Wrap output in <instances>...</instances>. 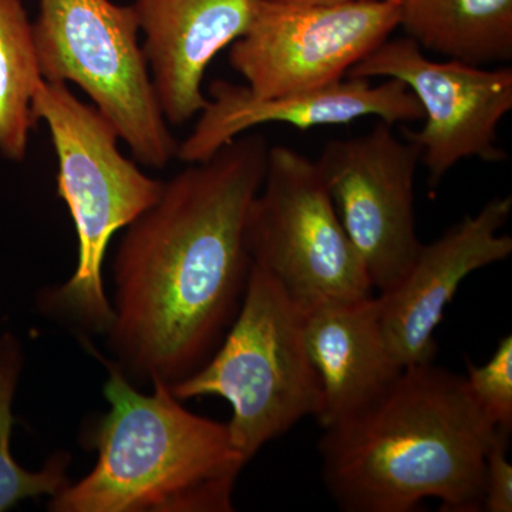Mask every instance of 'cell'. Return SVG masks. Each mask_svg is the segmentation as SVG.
<instances>
[{
  "label": "cell",
  "instance_id": "1",
  "mask_svg": "<svg viewBox=\"0 0 512 512\" xmlns=\"http://www.w3.org/2000/svg\"><path fill=\"white\" fill-rule=\"evenodd\" d=\"M269 148L262 134L234 138L165 181L160 198L126 227L106 332L126 376L173 386L220 345L247 289L245 224Z\"/></svg>",
  "mask_w": 512,
  "mask_h": 512
},
{
  "label": "cell",
  "instance_id": "2",
  "mask_svg": "<svg viewBox=\"0 0 512 512\" xmlns=\"http://www.w3.org/2000/svg\"><path fill=\"white\" fill-rule=\"evenodd\" d=\"M498 431L466 377L433 362L404 367L375 402L325 429L323 481L346 512H410L427 498L447 512L483 511Z\"/></svg>",
  "mask_w": 512,
  "mask_h": 512
},
{
  "label": "cell",
  "instance_id": "3",
  "mask_svg": "<svg viewBox=\"0 0 512 512\" xmlns=\"http://www.w3.org/2000/svg\"><path fill=\"white\" fill-rule=\"evenodd\" d=\"M138 392L109 366L110 410L87 433L97 451L93 470L53 495V512H229L247 461L227 424L185 409L167 383Z\"/></svg>",
  "mask_w": 512,
  "mask_h": 512
},
{
  "label": "cell",
  "instance_id": "4",
  "mask_svg": "<svg viewBox=\"0 0 512 512\" xmlns=\"http://www.w3.org/2000/svg\"><path fill=\"white\" fill-rule=\"evenodd\" d=\"M32 113L49 128L57 156V194L76 227L79 255L69 281L43 293L42 305L92 332L106 333L113 308L103 285L111 238L160 198L164 183L144 174L119 150V134L69 84L43 80Z\"/></svg>",
  "mask_w": 512,
  "mask_h": 512
},
{
  "label": "cell",
  "instance_id": "5",
  "mask_svg": "<svg viewBox=\"0 0 512 512\" xmlns=\"http://www.w3.org/2000/svg\"><path fill=\"white\" fill-rule=\"evenodd\" d=\"M178 400L218 396L232 409L228 431L245 461L305 417H318L322 386L303 340L301 309L251 265L247 289L221 346L173 384Z\"/></svg>",
  "mask_w": 512,
  "mask_h": 512
},
{
  "label": "cell",
  "instance_id": "6",
  "mask_svg": "<svg viewBox=\"0 0 512 512\" xmlns=\"http://www.w3.org/2000/svg\"><path fill=\"white\" fill-rule=\"evenodd\" d=\"M32 28L45 82L82 89L138 163L161 170L177 157L180 143L158 104L133 5L39 0Z\"/></svg>",
  "mask_w": 512,
  "mask_h": 512
},
{
  "label": "cell",
  "instance_id": "7",
  "mask_svg": "<svg viewBox=\"0 0 512 512\" xmlns=\"http://www.w3.org/2000/svg\"><path fill=\"white\" fill-rule=\"evenodd\" d=\"M245 242L252 265L271 276L302 313L373 295L318 164L292 148H269Z\"/></svg>",
  "mask_w": 512,
  "mask_h": 512
},
{
  "label": "cell",
  "instance_id": "8",
  "mask_svg": "<svg viewBox=\"0 0 512 512\" xmlns=\"http://www.w3.org/2000/svg\"><path fill=\"white\" fill-rule=\"evenodd\" d=\"M399 22V2L295 5L262 0L247 33L232 43L229 64L254 96L319 89L345 79Z\"/></svg>",
  "mask_w": 512,
  "mask_h": 512
},
{
  "label": "cell",
  "instance_id": "9",
  "mask_svg": "<svg viewBox=\"0 0 512 512\" xmlns=\"http://www.w3.org/2000/svg\"><path fill=\"white\" fill-rule=\"evenodd\" d=\"M350 79H396L419 100L426 120L419 133H407L421 150L433 187L461 160L500 163L497 130L512 109V70H487L448 59L433 62L409 37L384 40L349 70Z\"/></svg>",
  "mask_w": 512,
  "mask_h": 512
},
{
  "label": "cell",
  "instance_id": "10",
  "mask_svg": "<svg viewBox=\"0 0 512 512\" xmlns=\"http://www.w3.org/2000/svg\"><path fill=\"white\" fill-rule=\"evenodd\" d=\"M380 120L370 133L326 144L316 164L343 227L380 292L396 285L419 254L414 180L421 150Z\"/></svg>",
  "mask_w": 512,
  "mask_h": 512
},
{
  "label": "cell",
  "instance_id": "11",
  "mask_svg": "<svg viewBox=\"0 0 512 512\" xmlns=\"http://www.w3.org/2000/svg\"><path fill=\"white\" fill-rule=\"evenodd\" d=\"M511 211V197L488 201L476 215L421 245L403 278L377 296L387 342L403 369L433 362L434 330L464 279L511 255L512 238L500 234Z\"/></svg>",
  "mask_w": 512,
  "mask_h": 512
},
{
  "label": "cell",
  "instance_id": "12",
  "mask_svg": "<svg viewBox=\"0 0 512 512\" xmlns=\"http://www.w3.org/2000/svg\"><path fill=\"white\" fill-rule=\"evenodd\" d=\"M210 93L197 126L178 146L177 157L184 163L208 160L229 141L261 124L285 123L306 130L370 116L389 124L424 117L419 100L396 79L372 84L369 79L348 77L319 89L271 97L254 96L247 86L217 80Z\"/></svg>",
  "mask_w": 512,
  "mask_h": 512
},
{
  "label": "cell",
  "instance_id": "13",
  "mask_svg": "<svg viewBox=\"0 0 512 512\" xmlns=\"http://www.w3.org/2000/svg\"><path fill=\"white\" fill-rule=\"evenodd\" d=\"M262 0H134L151 82L167 123L200 114L214 57L247 33Z\"/></svg>",
  "mask_w": 512,
  "mask_h": 512
},
{
  "label": "cell",
  "instance_id": "14",
  "mask_svg": "<svg viewBox=\"0 0 512 512\" xmlns=\"http://www.w3.org/2000/svg\"><path fill=\"white\" fill-rule=\"evenodd\" d=\"M303 340L320 386L323 429L382 396L402 373L386 339L377 296L303 312Z\"/></svg>",
  "mask_w": 512,
  "mask_h": 512
},
{
  "label": "cell",
  "instance_id": "15",
  "mask_svg": "<svg viewBox=\"0 0 512 512\" xmlns=\"http://www.w3.org/2000/svg\"><path fill=\"white\" fill-rule=\"evenodd\" d=\"M407 37L429 52L481 66L512 59V0H399Z\"/></svg>",
  "mask_w": 512,
  "mask_h": 512
},
{
  "label": "cell",
  "instance_id": "16",
  "mask_svg": "<svg viewBox=\"0 0 512 512\" xmlns=\"http://www.w3.org/2000/svg\"><path fill=\"white\" fill-rule=\"evenodd\" d=\"M42 82L22 0H0V156L12 163L28 156L33 97Z\"/></svg>",
  "mask_w": 512,
  "mask_h": 512
},
{
  "label": "cell",
  "instance_id": "17",
  "mask_svg": "<svg viewBox=\"0 0 512 512\" xmlns=\"http://www.w3.org/2000/svg\"><path fill=\"white\" fill-rule=\"evenodd\" d=\"M22 369V345L12 333H3L0 336V512L29 498L53 497L69 485V454L63 451L53 454L37 471L23 468L12 456V407Z\"/></svg>",
  "mask_w": 512,
  "mask_h": 512
},
{
  "label": "cell",
  "instance_id": "18",
  "mask_svg": "<svg viewBox=\"0 0 512 512\" xmlns=\"http://www.w3.org/2000/svg\"><path fill=\"white\" fill-rule=\"evenodd\" d=\"M467 384L485 416L497 429H512V338L504 336L484 366L468 362Z\"/></svg>",
  "mask_w": 512,
  "mask_h": 512
},
{
  "label": "cell",
  "instance_id": "19",
  "mask_svg": "<svg viewBox=\"0 0 512 512\" xmlns=\"http://www.w3.org/2000/svg\"><path fill=\"white\" fill-rule=\"evenodd\" d=\"M507 431L500 430L485 457L484 504L487 512L512 511V466L507 457Z\"/></svg>",
  "mask_w": 512,
  "mask_h": 512
},
{
  "label": "cell",
  "instance_id": "20",
  "mask_svg": "<svg viewBox=\"0 0 512 512\" xmlns=\"http://www.w3.org/2000/svg\"><path fill=\"white\" fill-rule=\"evenodd\" d=\"M274 2L295 3V5H336V3L355 2V0H274ZM383 2H399V0H383Z\"/></svg>",
  "mask_w": 512,
  "mask_h": 512
}]
</instances>
